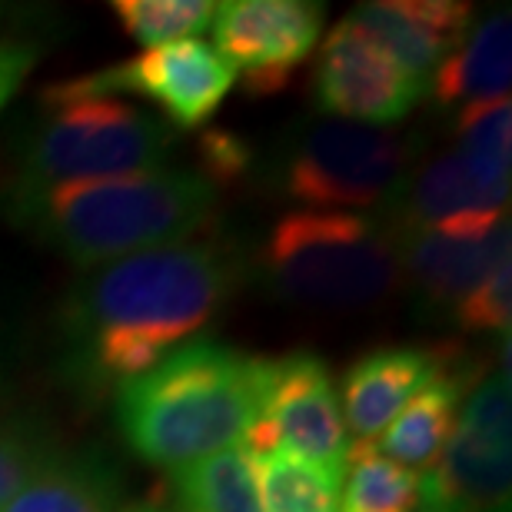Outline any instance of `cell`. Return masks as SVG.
<instances>
[{
  "mask_svg": "<svg viewBox=\"0 0 512 512\" xmlns=\"http://www.w3.org/2000/svg\"><path fill=\"white\" fill-rule=\"evenodd\" d=\"M237 286V263L203 240L94 266L67 306L90 380L127 383L203 330Z\"/></svg>",
  "mask_w": 512,
  "mask_h": 512,
  "instance_id": "cell-1",
  "label": "cell"
},
{
  "mask_svg": "<svg viewBox=\"0 0 512 512\" xmlns=\"http://www.w3.org/2000/svg\"><path fill=\"white\" fill-rule=\"evenodd\" d=\"M10 203L17 223L94 270L203 233L217 217V187L203 173L147 170L14 190Z\"/></svg>",
  "mask_w": 512,
  "mask_h": 512,
  "instance_id": "cell-2",
  "label": "cell"
},
{
  "mask_svg": "<svg viewBox=\"0 0 512 512\" xmlns=\"http://www.w3.org/2000/svg\"><path fill=\"white\" fill-rule=\"evenodd\" d=\"M253 413L256 360L207 340L173 350L117 393L130 449L173 473L243 446Z\"/></svg>",
  "mask_w": 512,
  "mask_h": 512,
  "instance_id": "cell-3",
  "label": "cell"
},
{
  "mask_svg": "<svg viewBox=\"0 0 512 512\" xmlns=\"http://www.w3.org/2000/svg\"><path fill=\"white\" fill-rule=\"evenodd\" d=\"M260 266L276 296L323 310H360L403 280L393 233L360 213L296 210L276 220Z\"/></svg>",
  "mask_w": 512,
  "mask_h": 512,
  "instance_id": "cell-4",
  "label": "cell"
},
{
  "mask_svg": "<svg viewBox=\"0 0 512 512\" xmlns=\"http://www.w3.org/2000/svg\"><path fill=\"white\" fill-rule=\"evenodd\" d=\"M167 157L170 130L157 117L74 77L44 90V117L24 140L14 190L163 170Z\"/></svg>",
  "mask_w": 512,
  "mask_h": 512,
  "instance_id": "cell-5",
  "label": "cell"
},
{
  "mask_svg": "<svg viewBox=\"0 0 512 512\" xmlns=\"http://www.w3.org/2000/svg\"><path fill=\"white\" fill-rule=\"evenodd\" d=\"M413 143L399 130L350 120L303 127L286 147L280 187L306 207H373L406 183Z\"/></svg>",
  "mask_w": 512,
  "mask_h": 512,
  "instance_id": "cell-6",
  "label": "cell"
},
{
  "mask_svg": "<svg viewBox=\"0 0 512 512\" xmlns=\"http://www.w3.org/2000/svg\"><path fill=\"white\" fill-rule=\"evenodd\" d=\"M240 449L247 456L283 449L343 479L353 443L323 360L310 353L256 360V413Z\"/></svg>",
  "mask_w": 512,
  "mask_h": 512,
  "instance_id": "cell-7",
  "label": "cell"
},
{
  "mask_svg": "<svg viewBox=\"0 0 512 512\" xmlns=\"http://www.w3.org/2000/svg\"><path fill=\"white\" fill-rule=\"evenodd\" d=\"M512 409L509 373L476 380L463 399L453 436L423 479L433 512H509L512 503Z\"/></svg>",
  "mask_w": 512,
  "mask_h": 512,
  "instance_id": "cell-8",
  "label": "cell"
},
{
  "mask_svg": "<svg viewBox=\"0 0 512 512\" xmlns=\"http://www.w3.org/2000/svg\"><path fill=\"white\" fill-rule=\"evenodd\" d=\"M316 104L350 124L386 127L419 104L426 80L413 77L356 17H343L316 60Z\"/></svg>",
  "mask_w": 512,
  "mask_h": 512,
  "instance_id": "cell-9",
  "label": "cell"
},
{
  "mask_svg": "<svg viewBox=\"0 0 512 512\" xmlns=\"http://www.w3.org/2000/svg\"><path fill=\"white\" fill-rule=\"evenodd\" d=\"M323 4L310 0H227L213 14L217 54L243 74L250 94H276L293 67L320 44Z\"/></svg>",
  "mask_w": 512,
  "mask_h": 512,
  "instance_id": "cell-10",
  "label": "cell"
},
{
  "mask_svg": "<svg viewBox=\"0 0 512 512\" xmlns=\"http://www.w3.org/2000/svg\"><path fill=\"white\" fill-rule=\"evenodd\" d=\"M94 94H140L153 100L173 124L193 130L207 124L213 110L233 90L237 74L203 40H177L143 50L124 64L80 77Z\"/></svg>",
  "mask_w": 512,
  "mask_h": 512,
  "instance_id": "cell-11",
  "label": "cell"
},
{
  "mask_svg": "<svg viewBox=\"0 0 512 512\" xmlns=\"http://www.w3.org/2000/svg\"><path fill=\"white\" fill-rule=\"evenodd\" d=\"M439 366L436 350L389 346L360 356L343 376V423L353 446H373L396 413L433 380Z\"/></svg>",
  "mask_w": 512,
  "mask_h": 512,
  "instance_id": "cell-12",
  "label": "cell"
},
{
  "mask_svg": "<svg viewBox=\"0 0 512 512\" xmlns=\"http://www.w3.org/2000/svg\"><path fill=\"white\" fill-rule=\"evenodd\" d=\"M512 230L509 220L496 223L483 237H449L433 230H409L399 263L409 280L419 286V293L429 303L453 306L466 300L496 266L512 260Z\"/></svg>",
  "mask_w": 512,
  "mask_h": 512,
  "instance_id": "cell-13",
  "label": "cell"
},
{
  "mask_svg": "<svg viewBox=\"0 0 512 512\" xmlns=\"http://www.w3.org/2000/svg\"><path fill=\"white\" fill-rule=\"evenodd\" d=\"M356 17L409 74L426 80L469 34L473 10L456 0H376Z\"/></svg>",
  "mask_w": 512,
  "mask_h": 512,
  "instance_id": "cell-14",
  "label": "cell"
},
{
  "mask_svg": "<svg viewBox=\"0 0 512 512\" xmlns=\"http://www.w3.org/2000/svg\"><path fill=\"white\" fill-rule=\"evenodd\" d=\"M459 360L453 346H439V366L419 393L399 409L396 419L383 429L376 439V453L386 456L389 463L409 469V473H429L436 459L453 436L459 406H463L466 383H476V376L459 370Z\"/></svg>",
  "mask_w": 512,
  "mask_h": 512,
  "instance_id": "cell-15",
  "label": "cell"
},
{
  "mask_svg": "<svg viewBox=\"0 0 512 512\" xmlns=\"http://www.w3.org/2000/svg\"><path fill=\"white\" fill-rule=\"evenodd\" d=\"M403 217L406 233L433 230L449 233V237H483L496 223L509 220V210L493 207L466 177L456 153L449 150L429 160L406 187Z\"/></svg>",
  "mask_w": 512,
  "mask_h": 512,
  "instance_id": "cell-16",
  "label": "cell"
},
{
  "mask_svg": "<svg viewBox=\"0 0 512 512\" xmlns=\"http://www.w3.org/2000/svg\"><path fill=\"white\" fill-rule=\"evenodd\" d=\"M509 54H512V20L506 10L489 14L476 30H469L453 54L433 70L436 104H483V100L509 97Z\"/></svg>",
  "mask_w": 512,
  "mask_h": 512,
  "instance_id": "cell-17",
  "label": "cell"
},
{
  "mask_svg": "<svg viewBox=\"0 0 512 512\" xmlns=\"http://www.w3.org/2000/svg\"><path fill=\"white\" fill-rule=\"evenodd\" d=\"M509 97L469 104L459 114V147L453 150L463 163L466 177L499 210H509Z\"/></svg>",
  "mask_w": 512,
  "mask_h": 512,
  "instance_id": "cell-18",
  "label": "cell"
},
{
  "mask_svg": "<svg viewBox=\"0 0 512 512\" xmlns=\"http://www.w3.org/2000/svg\"><path fill=\"white\" fill-rule=\"evenodd\" d=\"M183 512H263L253 459L243 449H223L173 473Z\"/></svg>",
  "mask_w": 512,
  "mask_h": 512,
  "instance_id": "cell-19",
  "label": "cell"
},
{
  "mask_svg": "<svg viewBox=\"0 0 512 512\" xmlns=\"http://www.w3.org/2000/svg\"><path fill=\"white\" fill-rule=\"evenodd\" d=\"M250 459L263 512H340V476L283 449Z\"/></svg>",
  "mask_w": 512,
  "mask_h": 512,
  "instance_id": "cell-20",
  "label": "cell"
},
{
  "mask_svg": "<svg viewBox=\"0 0 512 512\" xmlns=\"http://www.w3.org/2000/svg\"><path fill=\"white\" fill-rule=\"evenodd\" d=\"M114 14L127 34L150 50L190 40L193 34L207 30L217 14V4L210 0H117Z\"/></svg>",
  "mask_w": 512,
  "mask_h": 512,
  "instance_id": "cell-21",
  "label": "cell"
},
{
  "mask_svg": "<svg viewBox=\"0 0 512 512\" xmlns=\"http://www.w3.org/2000/svg\"><path fill=\"white\" fill-rule=\"evenodd\" d=\"M0 512H110L107 493L77 469H37Z\"/></svg>",
  "mask_w": 512,
  "mask_h": 512,
  "instance_id": "cell-22",
  "label": "cell"
},
{
  "mask_svg": "<svg viewBox=\"0 0 512 512\" xmlns=\"http://www.w3.org/2000/svg\"><path fill=\"white\" fill-rule=\"evenodd\" d=\"M456 323L466 333H503L509 336L512 320V260L496 266L466 300L456 303Z\"/></svg>",
  "mask_w": 512,
  "mask_h": 512,
  "instance_id": "cell-23",
  "label": "cell"
},
{
  "mask_svg": "<svg viewBox=\"0 0 512 512\" xmlns=\"http://www.w3.org/2000/svg\"><path fill=\"white\" fill-rule=\"evenodd\" d=\"M203 177H207L213 187L217 183H230L233 177H240L243 170H247L250 163V150L247 143L237 140L233 133L227 130H210L207 137H203Z\"/></svg>",
  "mask_w": 512,
  "mask_h": 512,
  "instance_id": "cell-24",
  "label": "cell"
},
{
  "mask_svg": "<svg viewBox=\"0 0 512 512\" xmlns=\"http://www.w3.org/2000/svg\"><path fill=\"white\" fill-rule=\"evenodd\" d=\"M34 473L37 469L30 463V456L24 453V446H17L14 439L0 436V509L24 489V483Z\"/></svg>",
  "mask_w": 512,
  "mask_h": 512,
  "instance_id": "cell-25",
  "label": "cell"
},
{
  "mask_svg": "<svg viewBox=\"0 0 512 512\" xmlns=\"http://www.w3.org/2000/svg\"><path fill=\"white\" fill-rule=\"evenodd\" d=\"M30 67H34V50L20 44H0V110L17 94L20 80L27 77Z\"/></svg>",
  "mask_w": 512,
  "mask_h": 512,
  "instance_id": "cell-26",
  "label": "cell"
},
{
  "mask_svg": "<svg viewBox=\"0 0 512 512\" xmlns=\"http://www.w3.org/2000/svg\"><path fill=\"white\" fill-rule=\"evenodd\" d=\"M127 512H167V509H160V506H133Z\"/></svg>",
  "mask_w": 512,
  "mask_h": 512,
  "instance_id": "cell-27",
  "label": "cell"
},
{
  "mask_svg": "<svg viewBox=\"0 0 512 512\" xmlns=\"http://www.w3.org/2000/svg\"><path fill=\"white\" fill-rule=\"evenodd\" d=\"M423 512H433V509H423Z\"/></svg>",
  "mask_w": 512,
  "mask_h": 512,
  "instance_id": "cell-28",
  "label": "cell"
}]
</instances>
